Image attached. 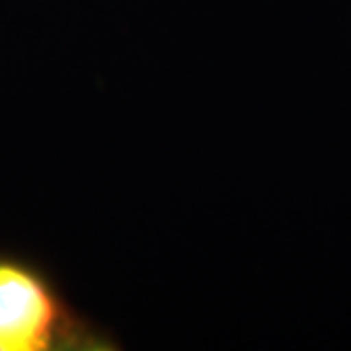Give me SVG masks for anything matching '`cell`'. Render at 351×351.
Segmentation results:
<instances>
[{"instance_id": "cell-1", "label": "cell", "mask_w": 351, "mask_h": 351, "mask_svg": "<svg viewBox=\"0 0 351 351\" xmlns=\"http://www.w3.org/2000/svg\"><path fill=\"white\" fill-rule=\"evenodd\" d=\"M108 330L82 316L43 267L0 252V351H115Z\"/></svg>"}]
</instances>
